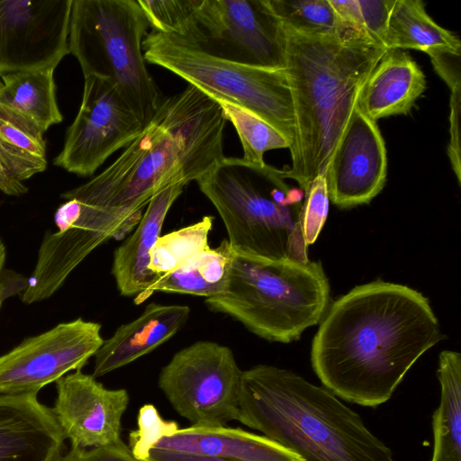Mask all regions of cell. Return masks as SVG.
<instances>
[{
  "instance_id": "6da1fadb",
  "label": "cell",
  "mask_w": 461,
  "mask_h": 461,
  "mask_svg": "<svg viewBox=\"0 0 461 461\" xmlns=\"http://www.w3.org/2000/svg\"><path fill=\"white\" fill-rule=\"evenodd\" d=\"M445 338L428 298L376 280L329 305L311 362L323 387L365 407L386 402L413 364Z\"/></svg>"
},
{
  "instance_id": "7a4b0ae2",
  "label": "cell",
  "mask_w": 461,
  "mask_h": 461,
  "mask_svg": "<svg viewBox=\"0 0 461 461\" xmlns=\"http://www.w3.org/2000/svg\"><path fill=\"white\" fill-rule=\"evenodd\" d=\"M282 26L295 114L292 166L282 176L295 180L305 192L316 176H325L360 92L388 50L355 31L323 36Z\"/></svg>"
},
{
  "instance_id": "3957f363",
  "label": "cell",
  "mask_w": 461,
  "mask_h": 461,
  "mask_svg": "<svg viewBox=\"0 0 461 461\" xmlns=\"http://www.w3.org/2000/svg\"><path fill=\"white\" fill-rule=\"evenodd\" d=\"M225 123L219 103L194 86L161 100L140 134L91 179L122 213L117 240L138 225L158 191L196 182L225 158Z\"/></svg>"
},
{
  "instance_id": "277c9868",
  "label": "cell",
  "mask_w": 461,
  "mask_h": 461,
  "mask_svg": "<svg viewBox=\"0 0 461 461\" xmlns=\"http://www.w3.org/2000/svg\"><path fill=\"white\" fill-rule=\"evenodd\" d=\"M238 421L303 461H393L357 412L285 368L257 365L242 372Z\"/></svg>"
},
{
  "instance_id": "5b68a950",
  "label": "cell",
  "mask_w": 461,
  "mask_h": 461,
  "mask_svg": "<svg viewBox=\"0 0 461 461\" xmlns=\"http://www.w3.org/2000/svg\"><path fill=\"white\" fill-rule=\"evenodd\" d=\"M282 174L267 164L225 157L196 181L221 216L234 254L310 261L301 224L304 192Z\"/></svg>"
},
{
  "instance_id": "8992f818",
  "label": "cell",
  "mask_w": 461,
  "mask_h": 461,
  "mask_svg": "<svg viewBox=\"0 0 461 461\" xmlns=\"http://www.w3.org/2000/svg\"><path fill=\"white\" fill-rule=\"evenodd\" d=\"M205 303L264 339L290 343L320 323L330 305V284L317 261L233 253L225 289L206 298Z\"/></svg>"
},
{
  "instance_id": "52a82bcc",
  "label": "cell",
  "mask_w": 461,
  "mask_h": 461,
  "mask_svg": "<svg viewBox=\"0 0 461 461\" xmlns=\"http://www.w3.org/2000/svg\"><path fill=\"white\" fill-rule=\"evenodd\" d=\"M148 27L137 0H72L68 53L84 77L112 82L144 125L161 102L142 50Z\"/></svg>"
},
{
  "instance_id": "ba28073f",
  "label": "cell",
  "mask_w": 461,
  "mask_h": 461,
  "mask_svg": "<svg viewBox=\"0 0 461 461\" xmlns=\"http://www.w3.org/2000/svg\"><path fill=\"white\" fill-rule=\"evenodd\" d=\"M142 50L147 62L164 68L215 100L237 104L295 141V114L285 69H269L213 57L172 35L151 31Z\"/></svg>"
},
{
  "instance_id": "9c48e42d",
  "label": "cell",
  "mask_w": 461,
  "mask_h": 461,
  "mask_svg": "<svg viewBox=\"0 0 461 461\" xmlns=\"http://www.w3.org/2000/svg\"><path fill=\"white\" fill-rule=\"evenodd\" d=\"M242 372L230 348L196 341L161 369L158 386L191 426H225L238 420Z\"/></svg>"
},
{
  "instance_id": "30bf717a",
  "label": "cell",
  "mask_w": 461,
  "mask_h": 461,
  "mask_svg": "<svg viewBox=\"0 0 461 461\" xmlns=\"http://www.w3.org/2000/svg\"><path fill=\"white\" fill-rule=\"evenodd\" d=\"M195 23L196 32L186 42L207 54L285 69L284 30L268 0H202Z\"/></svg>"
},
{
  "instance_id": "8fae6325",
  "label": "cell",
  "mask_w": 461,
  "mask_h": 461,
  "mask_svg": "<svg viewBox=\"0 0 461 461\" xmlns=\"http://www.w3.org/2000/svg\"><path fill=\"white\" fill-rule=\"evenodd\" d=\"M84 77L80 107L54 164L89 176L113 153L136 139L145 125L112 82L95 76Z\"/></svg>"
},
{
  "instance_id": "7c38bea8",
  "label": "cell",
  "mask_w": 461,
  "mask_h": 461,
  "mask_svg": "<svg viewBox=\"0 0 461 461\" xmlns=\"http://www.w3.org/2000/svg\"><path fill=\"white\" fill-rule=\"evenodd\" d=\"M104 343L101 325L77 318L29 337L0 356V394L38 393L81 370Z\"/></svg>"
},
{
  "instance_id": "4fadbf2b",
  "label": "cell",
  "mask_w": 461,
  "mask_h": 461,
  "mask_svg": "<svg viewBox=\"0 0 461 461\" xmlns=\"http://www.w3.org/2000/svg\"><path fill=\"white\" fill-rule=\"evenodd\" d=\"M72 0H0V77L56 68L68 53Z\"/></svg>"
},
{
  "instance_id": "5bb4252c",
  "label": "cell",
  "mask_w": 461,
  "mask_h": 461,
  "mask_svg": "<svg viewBox=\"0 0 461 461\" xmlns=\"http://www.w3.org/2000/svg\"><path fill=\"white\" fill-rule=\"evenodd\" d=\"M51 408L71 447L95 448L122 439V420L130 397L125 389H108L81 370L56 382Z\"/></svg>"
},
{
  "instance_id": "9a60e30c",
  "label": "cell",
  "mask_w": 461,
  "mask_h": 461,
  "mask_svg": "<svg viewBox=\"0 0 461 461\" xmlns=\"http://www.w3.org/2000/svg\"><path fill=\"white\" fill-rule=\"evenodd\" d=\"M387 157L376 122L356 106L330 159L329 198L342 209L368 203L384 188Z\"/></svg>"
},
{
  "instance_id": "2e32d148",
  "label": "cell",
  "mask_w": 461,
  "mask_h": 461,
  "mask_svg": "<svg viewBox=\"0 0 461 461\" xmlns=\"http://www.w3.org/2000/svg\"><path fill=\"white\" fill-rule=\"evenodd\" d=\"M65 439L37 393L0 394V461H59Z\"/></svg>"
},
{
  "instance_id": "e0dca14e",
  "label": "cell",
  "mask_w": 461,
  "mask_h": 461,
  "mask_svg": "<svg viewBox=\"0 0 461 461\" xmlns=\"http://www.w3.org/2000/svg\"><path fill=\"white\" fill-rule=\"evenodd\" d=\"M186 184L177 182L158 191L147 204L134 232L113 253L112 274L123 296H134V303L146 301V294L160 276L149 269V252L160 236L172 204Z\"/></svg>"
},
{
  "instance_id": "ac0fdd59",
  "label": "cell",
  "mask_w": 461,
  "mask_h": 461,
  "mask_svg": "<svg viewBox=\"0 0 461 461\" xmlns=\"http://www.w3.org/2000/svg\"><path fill=\"white\" fill-rule=\"evenodd\" d=\"M190 308L150 303L142 313L120 326L95 355L94 377L131 364L164 344L186 323Z\"/></svg>"
},
{
  "instance_id": "d6986e66",
  "label": "cell",
  "mask_w": 461,
  "mask_h": 461,
  "mask_svg": "<svg viewBox=\"0 0 461 461\" xmlns=\"http://www.w3.org/2000/svg\"><path fill=\"white\" fill-rule=\"evenodd\" d=\"M155 447L236 461H303L264 435L226 425L179 429L172 436L162 438Z\"/></svg>"
},
{
  "instance_id": "ffe728a7",
  "label": "cell",
  "mask_w": 461,
  "mask_h": 461,
  "mask_svg": "<svg viewBox=\"0 0 461 461\" xmlns=\"http://www.w3.org/2000/svg\"><path fill=\"white\" fill-rule=\"evenodd\" d=\"M426 89L425 76L405 51L388 50L364 85L357 106L370 120L408 114Z\"/></svg>"
},
{
  "instance_id": "44dd1931",
  "label": "cell",
  "mask_w": 461,
  "mask_h": 461,
  "mask_svg": "<svg viewBox=\"0 0 461 461\" xmlns=\"http://www.w3.org/2000/svg\"><path fill=\"white\" fill-rule=\"evenodd\" d=\"M42 131L32 122L0 104V191L20 195L24 181L44 171L48 162Z\"/></svg>"
},
{
  "instance_id": "7402d4cb",
  "label": "cell",
  "mask_w": 461,
  "mask_h": 461,
  "mask_svg": "<svg viewBox=\"0 0 461 461\" xmlns=\"http://www.w3.org/2000/svg\"><path fill=\"white\" fill-rule=\"evenodd\" d=\"M387 50L412 49L431 59L460 56L457 36L437 24L420 0H394L383 40Z\"/></svg>"
},
{
  "instance_id": "603a6c76",
  "label": "cell",
  "mask_w": 461,
  "mask_h": 461,
  "mask_svg": "<svg viewBox=\"0 0 461 461\" xmlns=\"http://www.w3.org/2000/svg\"><path fill=\"white\" fill-rule=\"evenodd\" d=\"M437 376L439 404L433 414L431 461H461V355L444 350L438 356Z\"/></svg>"
},
{
  "instance_id": "cb8c5ba5",
  "label": "cell",
  "mask_w": 461,
  "mask_h": 461,
  "mask_svg": "<svg viewBox=\"0 0 461 461\" xmlns=\"http://www.w3.org/2000/svg\"><path fill=\"white\" fill-rule=\"evenodd\" d=\"M54 69L47 68L2 77L0 104L24 116L44 132L61 122Z\"/></svg>"
},
{
  "instance_id": "d4e9b609",
  "label": "cell",
  "mask_w": 461,
  "mask_h": 461,
  "mask_svg": "<svg viewBox=\"0 0 461 461\" xmlns=\"http://www.w3.org/2000/svg\"><path fill=\"white\" fill-rule=\"evenodd\" d=\"M233 252L228 240H223L216 249L201 251L178 268L161 277L146 294L176 293L205 296L221 293L227 285L230 263Z\"/></svg>"
},
{
  "instance_id": "484cf974",
  "label": "cell",
  "mask_w": 461,
  "mask_h": 461,
  "mask_svg": "<svg viewBox=\"0 0 461 461\" xmlns=\"http://www.w3.org/2000/svg\"><path fill=\"white\" fill-rule=\"evenodd\" d=\"M213 217L159 236L149 252V269L161 277L173 272L197 253L209 249Z\"/></svg>"
},
{
  "instance_id": "4316f807",
  "label": "cell",
  "mask_w": 461,
  "mask_h": 461,
  "mask_svg": "<svg viewBox=\"0 0 461 461\" xmlns=\"http://www.w3.org/2000/svg\"><path fill=\"white\" fill-rule=\"evenodd\" d=\"M282 25L295 32L323 36H342L352 31L341 23L330 0H268Z\"/></svg>"
},
{
  "instance_id": "83f0119b",
  "label": "cell",
  "mask_w": 461,
  "mask_h": 461,
  "mask_svg": "<svg viewBox=\"0 0 461 461\" xmlns=\"http://www.w3.org/2000/svg\"><path fill=\"white\" fill-rule=\"evenodd\" d=\"M226 121L232 123L239 135L245 161L263 166L264 155L276 149H289L286 139L272 125L253 113L229 102L216 100Z\"/></svg>"
},
{
  "instance_id": "f1b7e54d",
  "label": "cell",
  "mask_w": 461,
  "mask_h": 461,
  "mask_svg": "<svg viewBox=\"0 0 461 461\" xmlns=\"http://www.w3.org/2000/svg\"><path fill=\"white\" fill-rule=\"evenodd\" d=\"M153 32L190 41L202 0H137Z\"/></svg>"
},
{
  "instance_id": "f546056e",
  "label": "cell",
  "mask_w": 461,
  "mask_h": 461,
  "mask_svg": "<svg viewBox=\"0 0 461 461\" xmlns=\"http://www.w3.org/2000/svg\"><path fill=\"white\" fill-rule=\"evenodd\" d=\"M343 25L383 45L394 0H330Z\"/></svg>"
},
{
  "instance_id": "4dcf8cb0",
  "label": "cell",
  "mask_w": 461,
  "mask_h": 461,
  "mask_svg": "<svg viewBox=\"0 0 461 461\" xmlns=\"http://www.w3.org/2000/svg\"><path fill=\"white\" fill-rule=\"evenodd\" d=\"M460 56L446 55L431 59V62L438 74L445 80L451 91L450 94V114H449V134L450 140L447 146V155L452 169L456 176L457 182L461 183V163H460V132L459 114L461 103L460 68L459 65L455 68V59Z\"/></svg>"
},
{
  "instance_id": "1f68e13d",
  "label": "cell",
  "mask_w": 461,
  "mask_h": 461,
  "mask_svg": "<svg viewBox=\"0 0 461 461\" xmlns=\"http://www.w3.org/2000/svg\"><path fill=\"white\" fill-rule=\"evenodd\" d=\"M174 420L163 419L153 404H144L137 415V429L129 434V445L135 458L145 461L149 451L164 437H169L179 429Z\"/></svg>"
},
{
  "instance_id": "d6a6232c",
  "label": "cell",
  "mask_w": 461,
  "mask_h": 461,
  "mask_svg": "<svg viewBox=\"0 0 461 461\" xmlns=\"http://www.w3.org/2000/svg\"><path fill=\"white\" fill-rule=\"evenodd\" d=\"M329 203L326 178L324 176H318L304 192L301 212L302 232L307 246L318 239L328 216Z\"/></svg>"
},
{
  "instance_id": "836d02e7",
  "label": "cell",
  "mask_w": 461,
  "mask_h": 461,
  "mask_svg": "<svg viewBox=\"0 0 461 461\" xmlns=\"http://www.w3.org/2000/svg\"><path fill=\"white\" fill-rule=\"evenodd\" d=\"M59 461H140L134 457L122 439L95 448L71 447Z\"/></svg>"
},
{
  "instance_id": "e575fe53",
  "label": "cell",
  "mask_w": 461,
  "mask_h": 461,
  "mask_svg": "<svg viewBox=\"0 0 461 461\" xmlns=\"http://www.w3.org/2000/svg\"><path fill=\"white\" fill-rule=\"evenodd\" d=\"M145 461H236L213 456L152 448Z\"/></svg>"
},
{
  "instance_id": "d590c367",
  "label": "cell",
  "mask_w": 461,
  "mask_h": 461,
  "mask_svg": "<svg viewBox=\"0 0 461 461\" xmlns=\"http://www.w3.org/2000/svg\"><path fill=\"white\" fill-rule=\"evenodd\" d=\"M6 259V249L5 246L0 239V308L2 303L4 301L3 294H2V276L4 271V265Z\"/></svg>"
},
{
  "instance_id": "8d00e7d4",
  "label": "cell",
  "mask_w": 461,
  "mask_h": 461,
  "mask_svg": "<svg viewBox=\"0 0 461 461\" xmlns=\"http://www.w3.org/2000/svg\"><path fill=\"white\" fill-rule=\"evenodd\" d=\"M3 84H2V81L0 80V88L2 87Z\"/></svg>"
}]
</instances>
